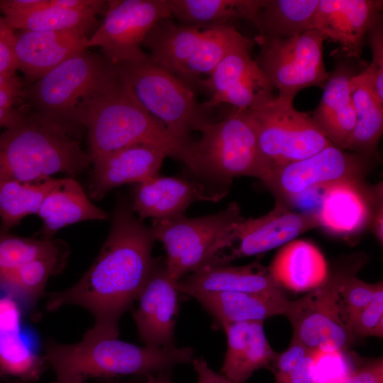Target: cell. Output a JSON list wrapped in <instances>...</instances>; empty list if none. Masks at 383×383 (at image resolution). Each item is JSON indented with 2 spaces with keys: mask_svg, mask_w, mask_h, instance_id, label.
I'll return each instance as SVG.
<instances>
[{
  "mask_svg": "<svg viewBox=\"0 0 383 383\" xmlns=\"http://www.w3.org/2000/svg\"><path fill=\"white\" fill-rule=\"evenodd\" d=\"M372 160L329 145L307 158L274 168L263 183L276 200L289 206L306 191L348 179H364Z\"/></svg>",
  "mask_w": 383,
  "mask_h": 383,
  "instance_id": "obj_12",
  "label": "cell"
},
{
  "mask_svg": "<svg viewBox=\"0 0 383 383\" xmlns=\"http://www.w3.org/2000/svg\"><path fill=\"white\" fill-rule=\"evenodd\" d=\"M196 149L213 187L227 194L233 178L252 177L265 182L272 167L262 155L243 111L235 109L219 121H211L199 131Z\"/></svg>",
  "mask_w": 383,
  "mask_h": 383,
  "instance_id": "obj_8",
  "label": "cell"
},
{
  "mask_svg": "<svg viewBox=\"0 0 383 383\" xmlns=\"http://www.w3.org/2000/svg\"><path fill=\"white\" fill-rule=\"evenodd\" d=\"M192 362L197 375L196 383H233L222 374L214 372L203 357L194 358Z\"/></svg>",
  "mask_w": 383,
  "mask_h": 383,
  "instance_id": "obj_46",
  "label": "cell"
},
{
  "mask_svg": "<svg viewBox=\"0 0 383 383\" xmlns=\"http://www.w3.org/2000/svg\"><path fill=\"white\" fill-rule=\"evenodd\" d=\"M363 179H348L328 185L316 212L320 228L329 234L352 240L369 228L376 192Z\"/></svg>",
  "mask_w": 383,
  "mask_h": 383,
  "instance_id": "obj_18",
  "label": "cell"
},
{
  "mask_svg": "<svg viewBox=\"0 0 383 383\" xmlns=\"http://www.w3.org/2000/svg\"><path fill=\"white\" fill-rule=\"evenodd\" d=\"M179 24L201 28L231 24L240 20L254 23L261 0H167Z\"/></svg>",
  "mask_w": 383,
  "mask_h": 383,
  "instance_id": "obj_34",
  "label": "cell"
},
{
  "mask_svg": "<svg viewBox=\"0 0 383 383\" xmlns=\"http://www.w3.org/2000/svg\"><path fill=\"white\" fill-rule=\"evenodd\" d=\"M382 183L377 184L372 206V219L369 229L372 231L378 241L383 243V195Z\"/></svg>",
  "mask_w": 383,
  "mask_h": 383,
  "instance_id": "obj_45",
  "label": "cell"
},
{
  "mask_svg": "<svg viewBox=\"0 0 383 383\" xmlns=\"http://www.w3.org/2000/svg\"><path fill=\"white\" fill-rule=\"evenodd\" d=\"M284 316L292 326L293 337L312 352H340L354 338L333 306L327 278L299 299L288 300Z\"/></svg>",
  "mask_w": 383,
  "mask_h": 383,
  "instance_id": "obj_15",
  "label": "cell"
},
{
  "mask_svg": "<svg viewBox=\"0 0 383 383\" xmlns=\"http://www.w3.org/2000/svg\"><path fill=\"white\" fill-rule=\"evenodd\" d=\"M21 310L10 296L0 298V372L22 381L35 383L48 365L26 343L21 333Z\"/></svg>",
  "mask_w": 383,
  "mask_h": 383,
  "instance_id": "obj_26",
  "label": "cell"
},
{
  "mask_svg": "<svg viewBox=\"0 0 383 383\" xmlns=\"http://www.w3.org/2000/svg\"><path fill=\"white\" fill-rule=\"evenodd\" d=\"M14 30L0 16V73L13 74L18 70Z\"/></svg>",
  "mask_w": 383,
  "mask_h": 383,
  "instance_id": "obj_42",
  "label": "cell"
},
{
  "mask_svg": "<svg viewBox=\"0 0 383 383\" xmlns=\"http://www.w3.org/2000/svg\"><path fill=\"white\" fill-rule=\"evenodd\" d=\"M203 35L204 28L176 24L172 18H164L153 26L142 45L149 50L150 61L177 76Z\"/></svg>",
  "mask_w": 383,
  "mask_h": 383,
  "instance_id": "obj_29",
  "label": "cell"
},
{
  "mask_svg": "<svg viewBox=\"0 0 383 383\" xmlns=\"http://www.w3.org/2000/svg\"><path fill=\"white\" fill-rule=\"evenodd\" d=\"M180 292H236L287 299L282 287L259 260L243 266L206 265L177 282Z\"/></svg>",
  "mask_w": 383,
  "mask_h": 383,
  "instance_id": "obj_21",
  "label": "cell"
},
{
  "mask_svg": "<svg viewBox=\"0 0 383 383\" xmlns=\"http://www.w3.org/2000/svg\"><path fill=\"white\" fill-rule=\"evenodd\" d=\"M363 261V257H352L332 273L328 272L327 277L333 306L340 320L350 331L353 318L383 289L382 282L367 283L357 277Z\"/></svg>",
  "mask_w": 383,
  "mask_h": 383,
  "instance_id": "obj_35",
  "label": "cell"
},
{
  "mask_svg": "<svg viewBox=\"0 0 383 383\" xmlns=\"http://www.w3.org/2000/svg\"><path fill=\"white\" fill-rule=\"evenodd\" d=\"M119 77L133 90L143 108L175 137L194 143L192 133L212 121L193 89L148 57L116 66Z\"/></svg>",
  "mask_w": 383,
  "mask_h": 383,
  "instance_id": "obj_6",
  "label": "cell"
},
{
  "mask_svg": "<svg viewBox=\"0 0 383 383\" xmlns=\"http://www.w3.org/2000/svg\"><path fill=\"white\" fill-rule=\"evenodd\" d=\"M72 123L87 130V152L91 163L131 145H149L181 161L200 182H209L196 141L189 144L175 137L143 108L119 74L107 88L79 104Z\"/></svg>",
  "mask_w": 383,
  "mask_h": 383,
  "instance_id": "obj_2",
  "label": "cell"
},
{
  "mask_svg": "<svg viewBox=\"0 0 383 383\" xmlns=\"http://www.w3.org/2000/svg\"><path fill=\"white\" fill-rule=\"evenodd\" d=\"M44 352L46 362L55 374L54 383L164 374L194 358L189 347H140L118 338L94 336L87 332L76 343L48 340L44 344Z\"/></svg>",
  "mask_w": 383,
  "mask_h": 383,
  "instance_id": "obj_4",
  "label": "cell"
},
{
  "mask_svg": "<svg viewBox=\"0 0 383 383\" xmlns=\"http://www.w3.org/2000/svg\"><path fill=\"white\" fill-rule=\"evenodd\" d=\"M37 216L42 221L40 238L52 240L61 228L84 221H102L109 213L96 206L73 177L58 179L45 196Z\"/></svg>",
  "mask_w": 383,
  "mask_h": 383,
  "instance_id": "obj_25",
  "label": "cell"
},
{
  "mask_svg": "<svg viewBox=\"0 0 383 383\" xmlns=\"http://www.w3.org/2000/svg\"><path fill=\"white\" fill-rule=\"evenodd\" d=\"M366 39L372 50V62L361 71L374 95L383 104V26L382 17L370 28Z\"/></svg>",
  "mask_w": 383,
  "mask_h": 383,
  "instance_id": "obj_39",
  "label": "cell"
},
{
  "mask_svg": "<svg viewBox=\"0 0 383 383\" xmlns=\"http://www.w3.org/2000/svg\"><path fill=\"white\" fill-rule=\"evenodd\" d=\"M319 0H261L255 43L289 38L312 29Z\"/></svg>",
  "mask_w": 383,
  "mask_h": 383,
  "instance_id": "obj_30",
  "label": "cell"
},
{
  "mask_svg": "<svg viewBox=\"0 0 383 383\" xmlns=\"http://www.w3.org/2000/svg\"><path fill=\"white\" fill-rule=\"evenodd\" d=\"M357 74L350 63L340 60L323 87L320 103L310 112L327 140L343 150H348L355 124L350 81Z\"/></svg>",
  "mask_w": 383,
  "mask_h": 383,
  "instance_id": "obj_23",
  "label": "cell"
},
{
  "mask_svg": "<svg viewBox=\"0 0 383 383\" xmlns=\"http://www.w3.org/2000/svg\"><path fill=\"white\" fill-rule=\"evenodd\" d=\"M177 281L172 279L165 265L154 270L138 298L132 316L141 341L149 347L174 345V318L178 311Z\"/></svg>",
  "mask_w": 383,
  "mask_h": 383,
  "instance_id": "obj_16",
  "label": "cell"
},
{
  "mask_svg": "<svg viewBox=\"0 0 383 383\" xmlns=\"http://www.w3.org/2000/svg\"><path fill=\"white\" fill-rule=\"evenodd\" d=\"M75 127L29 108L0 134V180L40 183L52 175L82 174L91 164L76 137Z\"/></svg>",
  "mask_w": 383,
  "mask_h": 383,
  "instance_id": "obj_3",
  "label": "cell"
},
{
  "mask_svg": "<svg viewBox=\"0 0 383 383\" xmlns=\"http://www.w3.org/2000/svg\"><path fill=\"white\" fill-rule=\"evenodd\" d=\"M259 149L272 169L307 158L333 145L312 119L293 102L272 101L243 111Z\"/></svg>",
  "mask_w": 383,
  "mask_h": 383,
  "instance_id": "obj_9",
  "label": "cell"
},
{
  "mask_svg": "<svg viewBox=\"0 0 383 383\" xmlns=\"http://www.w3.org/2000/svg\"><path fill=\"white\" fill-rule=\"evenodd\" d=\"M72 383H87L86 381H77V382H72Z\"/></svg>",
  "mask_w": 383,
  "mask_h": 383,
  "instance_id": "obj_51",
  "label": "cell"
},
{
  "mask_svg": "<svg viewBox=\"0 0 383 383\" xmlns=\"http://www.w3.org/2000/svg\"><path fill=\"white\" fill-rule=\"evenodd\" d=\"M65 254H68V248L61 240L26 238L0 232V282L34 259Z\"/></svg>",
  "mask_w": 383,
  "mask_h": 383,
  "instance_id": "obj_38",
  "label": "cell"
},
{
  "mask_svg": "<svg viewBox=\"0 0 383 383\" xmlns=\"http://www.w3.org/2000/svg\"><path fill=\"white\" fill-rule=\"evenodd\" d=\"M319 353L311 352L298 364L284 383H313V373Z\"/></svg>",
  "mask_w": 383,
  "mask_h": 383,
  "instance_id": "obj_44",
  "label": "cell"
},
{
  "mask_svg": "<svg viewBox=\"0 0 383 383\" xmlns=\"http://www.w3.org/2000/svg\"><path fill=\"white\" fill-rule=\"evenodd\" d=\"M155 240L151 226L135 216L131 201L119 199L98 255L76 283L49 294L47 311L68 305L82 307L94 318L87 333L118 338L121 316L132 306L159 265L152 256Z\"/></svg>",
  "mask_w": 383,
  "mask_h": 383,
  "instance_id": "obj_1",
  "label": "cell"
},
{
  "mask_svg": "<svg viewBox=\"0 0 383 383\" xmlns=\"http://www.w3.org/2000/svg\"><path fill=\"white\" fill-rule=\"evenodd\" d=\"M1 377H2V376H1V372H0V379H1Z\"/></svg>",
  "mask_w": 383,
  "mask_h": 383,
  "instance_id": "obj_52",
  "label": "cell"
},
{
  "mask_svg": "<svg viewBox=\"0 0 383 383\" xmlns=\"http://www.w3.org/2000/svg\"><path fill=\"white\" fill-rule=\"evenodd\" d=\"M343 383H383V359L378 357L352 370Z\"/></svg>",
  "mask_w": 383,
  "mask_h": 383,
  "instance_id": "obj_43",
  "label": "cell"
},
{
  "mask_svg": "<svg viewBox=\"0 0 383 383\" xmlns=\"http://www.w3.org/2000/svg\"><path fill=\"white\" fill-rule=\"evenodd\" d=\"M268 267L282 287L299 292L318 287L328 274L322 252L314 244L304 240L286 243Z\"/></svg>",
  "mask_w": 383,
  "mask_h": 383,
  "instance_id": "obj_27",
  "label": "cell"
},
{
  "mask_svg": "<svg viewBox=\"0 0 383 383\" xmlns=\"http://www.w3.org/2000/svg\"><path fill=\"white\" fill-rule=\"evenodd\" d=\"M28 107L25 105L9 108L0 109V128H8L18 121L26 113Z\"/></svg>",
  "mask_w": 383,
  "mask_h": 383,
  "instance_id": "obj_47",
  "label": "cell"
},
{
  "mask_svg": "<svg viewBox=\"0 0 383 383\" xmlns=\"http://www.w3.org/2000/svg\"><path fill=\"white\" fill-rule=\"evenodd\" d=\"M118 77L116 66L87 49L24 87L22 103L43 116L78 128L72 118L79 104L107 88Z\"/></svg>",
  "mask_w": 383,
  "mask_h": 383,
  "instance_id": "obj_5",
  "label": "cell"
},
{
  "mask_svg": "<svg viewBox=\"0 0 383 383\" xmlns=\"http://www.w3.org/2000/svg\"><path fill=\"white\" fill-rule=\"evenodd\" d=\"M104 14L94 9H71L61 7L57 0H42L26 11L4 16L13 29L32 31L78 30L86 35L99 26L96 16Z\"/></svg>",
  "mask_w": 383,
  "mask_h": 383,
  "instance_id": "obj_33",
  "label": "cell"
},
{
  "mask_svg": "<svg viewBox=\"0 0 383 383\" xmlns=\"http://www.w3.org/2000/svg\"><path fill=\"white\" fill-rule=\"evenodd\" d=\"M243 219L238 204L232 202L225 209L204 216L152 220L155 239L166 251L169 276L178 282L207 265L226 248L232 230Z\"/></svg>",
  "mask_w": 383,
  "mask_h": 383,
  "instance_id": "obj_7",
  "label": "cell"
},
{
  "mask_svg": "<svg viewBox=\"0 0 383 383\" xmlns=\"http://www.w3.org/2000/svg\"><path fill=\"white\" fill-rule=\"evenodd\" d=\"M350 329L354 338L383 336V289L353 318Z\"/></svg>",
  "mask_w": 383,
  "mask_h": 383,
  "instance_id": "obj_40",
  "label": "cell"
},
{
  "mask_svg": "<svg viewBox=\"0 0 383 383\" xmlns=\"http://www.w3.org/2000/svg\"><path fill=\"white\" fill-rule=\"evenodd\" d=\"M68 254L40 257L29 261L0 282V287L9 296L35 304L44 294L49 278L61 272Z\"/></svg>",
  "mask_w": 383,
  "mask_h": 383,
  "instance_id": "obj_37",
  "label": "cell"
},
{
  "mask_svg": "<svg viewBox=\"0 0 383 383\" xmlns=\"http://www.w3.org/2000/svg\"><path fill=\"white\" fill-rule=\"evenodd\" d=\"M350 87L355 124L348 150L374 159L383 132V104L376 97L362 72L351 78Z\"/></svg>",
  "mask_w": 383,
  "mask_h": 383,
  "instance_id": "obj_32",
  "label": "cell"
},
{
  "mask_svg": "<svg viewBox=\"0 0 383 383\" xmlns=\"http://www.w3.org/2000/svg\"><path fill=\"white\" fill-rule=\"evenodd\" d=\"M222 328L227 350L221 374L233 383H246L255 371L270 368L277 353L266 338L263 321L235 323Z\"/></svg>",
  "mask_w": 383,
  "mask_h": 383,
  "instance_id": "obj_24",
  "label": "cell"
},
{
  "mask_svg": "<svg viewBox=\"0 0 383 383\" xmlns=\"http://www.w3.org/2000/svg\"><path fill=\"white\" fill-rule=\"evenodd\" d=\"M164 374H159L157 376L155 374H148L146 376L145 383H171L170 379L164 375Z\"/></svg>",
  "mask_w": 383,
  "mask_h": 383,
  "instance_id": "obj_49",
  "label": "cell"
},
{
  "mask_svg": "<svg viewBox=\"0 0 383 383\" xmlns=\"http://www.w3.org/2000/svg\"><path fill=\"white\" fill-rule=\"evenodd\" d=\"M24 88L22 89H0V109H9L22 104V96Z\"/></svg>",
  "mask_w": 383,
  "mask_h": 383,
  "instance_id": "obj_48",
  "label": "cell"
},
{
  "mask_svg": "<svg viewBox=\"0 0 383 383\" xmlns=\"http://www.w3.org/2000/svg\"><path fill=\"white\" fill-rule=\"evenodd\" d=\"M326 37L316 29L298 35L259 41L258 66L279 91L277 98L293 102L297 93L309 87H324L329 77L323 61Z\"/></svg>",
  "mask_w": 383,
  "mask_h": 383,
  "instance_id": "obj_10",
  "label": "cell"
},
{
  "mask_svg": "<svg viewBox=\"0 0 383 383\" xmlns=\"http://www.w3.org/2000/svg\"><path fill=\"white\" fill-rule=\"evenodd\" d=\"M166 157L167 154L159 148L138 144L96 159L91 163L89 199L100 200L116 187L159 175Z\"/></svg>",
  "mask_w": 383,
  "mask_h": 383,
  "instance_id": "obj_22",
  "label": "cell"
},
{
  "mask_svg": "<svg viewBox=\"0 0 383 383\" xmlns=\"http://www.w3.org/2000/svg\"><path fill=\"white\" fill-rule=\"evenodd\" d=\"M9 383H33V382L22 381L20 379H15L13 381L10 382Z\"/></svg>",
  "mask_w": 383,
  "mask_h": 383,
  "instance_id": "obj_50",
  "label": "cell"
},
{
  "mask_svg": "<svg viewBox=\"0 0 383 383\" xmlns=\"http://www.w3.org/2000/svg\"><path fill=\"white\" fill-rule=\"evenodd\" d=\"M88 39L85 33L78 30L15 32V55L18 70L24 75V87L89 49Z\"/></svg>",
  "mask_w": 383,
  "mask_h": 383,
  "instance_id": "obj_20",
  "label": "cell"
},
{
  "mask_svg": "<svg viewBox=\"0 0 383 383\" xmlns=\"http://www.w3.org/2000/svg\"><path fill=\"white\" fill-rule=\"evenodd\" d=\"M382 7L380 0H319L312 29L340 44L346 57L358 58Z\"/></svg>",
  "mask_w": 383,
  "mask_h": 383,
  "instance_id": "obj_17",
  "label": "cell"
},
{
  "mask_svg": "<svg viewBox=\"0 0 383 383\" xmlns=\"http://www.w3.org/2000/svg\"><path fill=\"white\" fill-rule=\"evenodd\" d=\"M223 194L200 181L157 175L135 184L131 206L138 218L167 219L184 215L194 202H216Z\"/></svg>",
  "mask_w": 383,
  "mask_h": 383,
  "instance_id": "obj_19",
  "label": "cell"
},
{
  "mask_svg": "<svg viewBox=\"0 0 383 383\" xmlns=\"http://www.w3.org/2000/svg\"><path fill=\"white\" fill-rule=\"evenodd\" d=\"M316 228H320V223L316 212H296L275 199L274 208L267 214L238 223L228 237L225 249L229 248L228 252L216 255L207 265H228L262 254Z\"/></svg>",
  "mask_w": 383,
  "mask_h": 383,
  "instance_id": "obj_13",
  "label": "cell"
},
{
  "mask_svg": "<svg viewBox=\"0 0 383 383\" xmlns=\"http://www.w3.org/2000/svg\"><path fill=\"white\" fill-rule=\"evenodd\" d=\"M250 50L240 48L230 52L208 77L199 81L211 93L210 99L202 103L206 109L228 104L243 111L276 97L274 85L251 57Z\"/></svg>",
  "mask_w": 383,
  "mask_h": 383,
  "instance_id": "obj_14",
  "label": "cell"
},
{
  "mask_svg": "<svg viewBox=\"0 0 383 383\" xmlns=\"http://www.w3.org/2000/svg\"><path fill=\"white\" fill-rule=\"evenodd\" d=\"M255 43L232 24L204 28L201 41L177 76L192 87V84H198L201 75L210 74L230 52L240 48L251 50Z\"/></svg>",
  "mask_w": 383,
  "mask_h": 383,
  "instance_id": "obj_31",
  "label": "cell"
},
{
  "mask_svg": "<svg viewBox=\"0 0 383 383\" xmlns=\"http://www.w3.org/2000/svg\"><path fill=\"white\" fill-rule=\"evenodd\" d=\"M104 19L88 39V46L101 48L113 65L148 57L141 48L148 32L159 21L172 18L167 0H106Z\"/></svg>",
  "mask_w": 383,
  "mask_h": 383,
  "instance_id": "obj_11",
  "label": "cell"
},
{
  "mask_svg": "<svg viewBox=\"0 0 383 383\" xmlns=\"http://www.w3.org/2000/svg\"><path fill=\"white\" fill-rule=\"evenodd\" d=\"M191 296L222 327L240 322L263 321L273 316L284 315L289 300L236 292H197Z\"/></svg>",
  "mask_w": 383,
  "mask_h": 383,
  "instance_id": "obj_28",
  "label": "cell"
},
{
  "mask_svg": "<svg viewBox=\"0 0 383 383\" xmlns=\"http://www.w3.org/2000/svg\"><path fill=\"white\" fill-rule=\"evenodd\" d=\"M58 179L30 184L0 180V232H10L26 216L37 215L48 192Z\"/></svg>",
  "mask_w": 383,
  "mask_h": 383,
  "instance_id": "obj_36",
  "label": "cell"
},
{
  "mask_svg": "<svg viewBox=\"0 0 383 383\" xmlns=\"http://www.w3.org/2000/svg\"><path fill=\"white\" fill-rule=\"evenodd\" d=\"M311 352L293 337L284 351L276 353L270 366L269 369L274 373L276 383H284L301 360Z\"/></svg>",
  "mask_w": 383,
  "mask_h": 383,
  "instance_id": "obj_41",
  "label": "cell"
}]
</instances>
